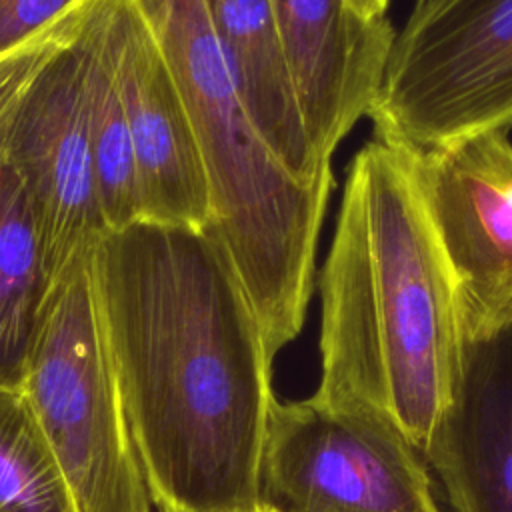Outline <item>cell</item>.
<instances>
[{"mask_svg":"<svg viewBox=\"0 0 512 512\" xmlns=\"http://www.w3.org/2000/svg\"><path fill=\"white\" fill-rule=\"evenodd\" d=\"M20 390L78 512H152L86 262L52 288Z\"/></svg>","mask_w":512,"mask_h":512,"instance_id":"277c9868","label":"cell"},{"mask_svg":"<svg viewBox=\"0 0 512 512\" xmlns=\"http://www.w3.org/2000/svg\"><path fill=\"white\" fill-rule=\"evenodd\" d=\"M90 18L34 74L0 122V156L28 194L52 288L84 264L106 234L90 140Z\"/></svg>","mask_w":512,"mask_h":512,"instance_id":"52a82bcc","label":"cell"},{"mask_svg":"<svg viewBox=\"0 0 512 512\" xmlns=\"http://www.w3.org/2000/svg\"><path fill=\"white\" fill-rule=\"evenodd\" d=\"M318 290L310 398L394 424L424 458L460 390L466 340L410 146L374 134L350 160Z\"/></svg>","mask_w":512,"mask_h":512,"instance_id":"7a4b0ae2","label":"cell"},{"mask_svg":"<svg viewBox=\"0 0 512 512\" xmlns=\"http://www.w3.org/2000/svg\"><path fill=\"white\" fill-rule=\"evenodd\" d=\"M390 0H350V4L366 18H386Z\"/></svg>","mask_w":512,"mask_h":512,"instance_id":"ac0fdd59","label":"cell"},{"mask_svg":"<svg viewBox=\"0 0 512 512\" xmlns=\"http://www.w3.org/2000/svg\"><path fill=\"white\" fill-rule=\"evenodd\" d=\"M370 120L412 148L512 130V0H416Z\"/></svg>","mask_w":512,"mask_h":512,"instance_id":"5b68a950","label":"cell"},{"mask_svg":"<svg viewBox=\"0 0 512 512\" xmlns=\"http://www.w3.org/2000/svg\"><path fill=\"white\" fill-rule=\"evenodd\" d=\"M260 512H442L430 468L390 422L274 400L258 466Z\"/></svg>","mask_w":512,"mask_h":512,"instance_id":"8992f818","label":"cell"},{"mask_svg":"<svg viewBox=\"0 0 512 512\" xmlns=\"http://www.w3.org/2000/svg\"><path fill=\"white\" fill-rule=\"evenodd\" d=\"M0 512H78L20 388L0 386Z\"/></svg>","mask_w":512,"mask_h":512,"instance_id":"9a60e30c","label":"cell"},{"mask_svg":"<svg viewBox=\"0 0 512 512\" xmlns=\"http://www.w3.org/2000/svg\"><path fill=\"white\" fill-rule=\"evenodd\" d=\"M100 16L134 142L142 222L206 230V168L162 44L138 0H102Z\"/></svg>","mask_w":512,"mask_h":512,"instance_id":"9c48e42d","label":"cell"},{"mask_svg":"<svg viewBox=\"0 0 512 512\" xmlns=\"http://www.w3.org/2000/svg\"><path fill=\"white\" fill-rule=\"evenodd\" d=\"M412 156L430 222L454 278L464 340H494L512 328L508 132L486 130L412 148Z\"/></svg>","mask_w":512,"mask_h":512,"instance_id":"ba28073f","label":"cell"},{"mask_svg":"<svg viewBox=\"0 0 512 512\" xmlns=\"http://www.w3.org/2000/svg\"><path fill=\"white\" fill-rule=\"evenodd\" d=\"M90 0H0V58L44 34Z\"/></svg>","mask_w":512,"mask_h":512,"instance_id":"e0dca14e","label":"cell"},{"mask_svg":"<svg viewBox=\"0 0 512 512\" xmlns=\"http://www.w3.org/2000/svg\"><path fill=\"white\" fill-rule=\"evenodd\" d=\"M94 4L96 0H90L44 34L0 58V122L34 74L84 30Z\"/></svg>","mask_w":512,"mask_h":512,"instance_id":"2e32d148","label":"cell"},{"mask_svg":"<svg viewBox=\"0 0 512 512\" xmlns=\"http://www.w3.org/2000/svg\"><path fill=\"white\" fill-rule=\"evenodd\" d=\"M424 460L450 512H512V328L466 344L460 390Z\"/></svg>","mask_w":512,"mask_h":512,"instance_id":"8fae6325","label":"cell"},{"mask_svg":"<svg viewBox=\"0 0 512 512\" xmlns=\"http://www.w3.org/2000/svg\"><path fill=\"white\" fill-rule=\"evenodd\" d=\"M102 0L90 24V140L100 212L106 232L142 222L134 142L118 88L112 50L102 30Z\"/></svg>","mask_w":512,"mask_h":512,"instance_id":"5bb4252c","label":"cell"},{"mask_svg":"<svg viewBox=\"0 0 512 512\" xmlns=\"http://www.w3.org/2000/svg\"><path fill=\"white\" fill-rule=\"evenodd\" d=\"M182 92L210 188L206 228L228 254L268 356L302 330L334 180L300 184L256 130L204 0H138Z\"/></svg>","mask_w":512,"mask_h":512,"instance_id":"3957f363","label":"cell"},{"mask_svg":"<svg viewBox=\"0 0 512 512\" xmlns=\"http://www.w3.org/2000/svg\"><path fill=\"white\" fill-rule=\"evenodd\" d=\"M248 114L270 152L306 186L334 180L308 136L270 0H204Z\"/></svg>","mask_w":512,"mask_h":512,"instance_id":"7c38bea8","label":"cell"},{"mask_svg":"<svg viewBox=\"0 0 512 512\" xmlns=\"http://www.w3.org/2000/svg\"><path fill=\"white\" fill-rule=\"evenodd\" d=\"M88 276L136 456L158 512H260L272 358L222 244L136 222Z\"/></svg>","mask_w":512,"mask_h":512,"instance_id":"6da1fadb","label":"cell"},{"mask_svg":"<svg viewBox=\"0 0 512 512\" xmlns=\"http://www.w3.org/2000/svg\"><path fill=\"white\" fill-rule=\"evenodd\" d=\"M50 292L28 194L0 156V386L20 388Z\"/></svg>","mask_w":512,"mask_h":512,"instance_id":"4fadbf2b","label":"cell"},{"mask_svg":"<svg viewBox=\"0 0 512 512\" xmlns=\"http://www.w3.org/2000/svg\"><path fill=\"white\" fill-rule=\"evenodd\" d=\"M298 104L316 154L338 144L376 104L396 28L350 0H270Z\"/></svg>","mask_w":512,"mask_h":512,"instance_id":"30bf717a","label":"cell"}]
</instances>
